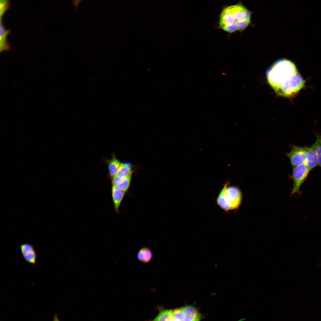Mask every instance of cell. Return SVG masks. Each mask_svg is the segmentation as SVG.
Returning a JSON list of instances; mask_svg holds the SVG:
<instances>
[{"label":"cell","mask_w":321,"mask_h":321,"mask_svg":"<svg viewBox=\"0 0 321 321\" xmlns=\"http://www.w3.org/2000/svg\"><path fill=\"white\" fill-rule=\"evenodd\" d=\"M251 15L250 11L240 3L228 6L220 14L219 26L229 33L242 30L250 23Z\"/></svg>","instance_id":"cell-1"},{"label":"cell","mask_w":321,"mask_h":321,"mask_svg":"<svg viewBox=\"0 0 321 321\" xmlns=\"http://www.w3.org/2000/svg\"><path fill=\"white\" fill-rule=\"evenodd\" d=\"M295 64L286 59H279L267 70L266 78L271 87L277 94L293 77L298 73Z\"/></svg>","instance_id":"cell-2"},{"label":"cell","mask_w":321,"mask_h":321,"mask_svg":"<svg viewBox=\"0 0 321 321\" xmlns=\"http://www.w3.org/2000/svg\"><path fill=\"white\" fill-rule=\"evenodd\" d=\"M226 183L217 199L218 204L222 209L228 211L237 208L241 200L240 190L234 186H229Z\"/></svg>","instance_id":"cell-3"},{"label":"cell","mask_w":321,"mask_h":321,"mask_svg":"<svg viewBox=\"0 0 321 321\" xmlns=\"http://www.w3.org/2000/svg\"><path fill=\"white\" fill-rule=\"evenodd\" d=\"M293 168L292 178L293 182L291 194L300 195V188L311 171L304 163Z\"/></svg>","instance_id":"cell-4"},{"label":"cell","mask_w":321,"mask_h":321,"mask_svg":"<svg viewBox=\"0 0 321 321\" xmlns=\"http://www.w3.org/2000/svg\"><path fill=\"white\" fill-rule=\"evenodd\" d=\"M305 82L299 73L294 75L277 94L289 97L294 95L305 86Z\"/></svg>","instance_id":"cell-5"},{"label":"cell","mask_w":321,"mask_h":321,"mask_svg":"<svg viewBox=\"0 0 321 321\" xmlns=\"http://www.w3.org/2000/svg\"><path fill=\"white\" fill-rule=\"evenodd\" d=\"M291 148V151L286 152V155L289 158L292 168L304 163L307 146L301 147L292 144Z\"/></svg>","instance_id":"cell-6"},{"label":"cell","mask_w":321,"mask_h":321,"mask_svg":"<svg viewBox=\"0 0 321 321\" xmlns=\"http://www.w3.org/2000/svg\"><path fill=\"white\" fill-rule=\"evenodd\" d=\"M305 163L310 171L318 165L317 156L313 144L307 146Z\"/></svg>","instance_id":"cell-7"},{"label":"cell","mask_w":321,"mask_h":321,"mask_svg":"<svg viewBox=\"0 0 321 321\" xmlns=\"http://www.w3.org/2000/svg\"><path fill=\"white\" fill-rule=\"evenodd\" d=\"M132 174L121 179L114 177L111 179L112 185L126 193L128 191L130 185Z\"/></svg>","instance_id":"cell-8"},{"label":"cell","mask_w":321,"mask_h":321,"mask_svg":"<svg viewBox=\"0 0 321 321\" xmlns=\"http://www.w3.org/2000/svg\"><path fill=\"white\" fill-rule=\"evenodd\" d=\"M125 193L116 187L112 186V197L114 206V210L118 213H119V208Z\"/></svg>","instance_id":"cell-9"},{"label":"cell","mask_w":321,"mask_h":321,"mask_svg":"<svg viewBox=\"0 0 321 321\" xmlns=\"http://www.w3.org/2000/svg\"><path fill=\"white\" fill-rule=\"evenodd\" d=\"M0 52H1L11 49L10 44L7 40V37L10 31L4 28L2 20L0 21Z\"/></svg>","instance_id":"cell-10"},{"label":"cell","mask_w":321,"mask_h":321,"mask_svg":"<svg viewBox=\"0 0 321 321\" xmlns=\"http://www.w3.org/2000/svg\"><path fill=\"white\" fill-rule=\"evenodd\" d=\"M108 170L109 177L112 179L116 175L121 163L117 158L114 155H113L112 158L109 160H107Z\"/></svg>","instance_id":"cell-11"},{"label":"cell","mask_w":321,"mask_h":321,"mask_svg":"<svg viewBox=\"0 0 321 321\" xmlns=\"http://www.w3.org/2000/svg\"><path fill=\"white\" fill-rule=\"evenodd\" d=\"M183 313L192 321H200L202 316L194 307L188 306L181 307Z\"/></svg>","instance_id":"cell-12"},{"label":"cell","mask_w":321,"mask_h":321,"mask_svg":"<svg viewBox=\"0 0 321 321\" xmlns=\"http://www.w3.org/2000/svg\"><path fill=\"white\" fill-rule=\"evenodd\" d=\"M132 174L131 164L129 163L123 162L121 163L116 175L114 176L119 179L125 178Z\"/></svg>","instance_id":"cell-13"},{"label":"cell","mask_w":321,"mask_h":321,"mask_svg":"<svg viewBox=\"0 0 321 321\" xmlns=\"http://www.w3.org/2000/svg\"><path fill=\"white\" fill-rule=\"evenodd\" d=\"M152 254L151 250L148 247H144L138 251L137 257L140 261L144 263H147L151 260Z\"/></svg>","instance_id":"cell-14"},{"label":"cell","mask_w":321,"mask_h":321,"mask_svg":"<svg viewBox=\"0 0 321 321\" xmlns=\"http://www.w3.org/2000/svg\"><path fill=\"white\" fill-rule=\"evenodd\" d=\"M174 320L172 310H164L159 313L153 321H173Z\"/></svg>","instance_id":"cell-15"},{"label":"cell","mask_w":321,"mask_h":321,"mask_svg":"<svg viewBox=\"0 0 321 321\" xmlns=\"http://www.w3.org/2000/svg\"><path fill=\"white\" fill-rule=\"evenodd\" d=\"M314 132L316 136V140L313 144L317 156L318 165L321 168V134Z\"/></svg>","instance_id":"cell-16"},{"label":"cell","mask_w":321,"mask_h":321,"mask_svg":"<svg viewBox=\"0 0 321 321\" xmlns=\"http://www.w3.org/2000/svg\"><path fill=\"white\" fill-rule=\"evenodd\" d=\"M10 2L8 0H0V20L6 12L10 8Z\"/></svg>","instance_id":"cell-17"},{"label":"cell","mask_w":321,"mask_h":321,"mask_svg":"<svg viewBox=\"0 0 321 321\" xmlns=\"http://www.w3.org/2000/svg\"><path fill=\"white\" fill-rule=\"evenodd\" d=\"M23 256L24 259L26 262L33 265H35L36 264L37 254L35 250Z\"/></svg>","instance_id":"cell-18"},{"label":"cell","mask_w":321,"mask_h":321,"mask_svg":"<svg viewBox=\"0 0 321 321\" xmlns=\"http://www.w3.org/2000/svg\"><path fill=\"white\" fill-rule=\"evenodd\" d=\"M20 249L23 256L34 250L33 246L28 243L21 244L20 246Z\"/></svg>","instance_id":"cell-19"},{"label":"cell","mask_w":321,"mask_h":321,"mask_svg":"<svg viewBox=\"0 0 321 321\" xmlns=\"http://www.w3.org/2000/svg\"><path fill=\"white\" fill-rule=\"evenodd\" d=\"M81 1L78 0V1L77 2H75L74 1H73V4L75 7H77V6H78V4H79V2H80L79 1Z\"/></svg>","instance_id":"cell-20"},{"label":"cell","mask_w":321,"mask_h":321,"mask_svg":"<svg viewBox=\"0 0 321 321\" xmlns=\"http://www.w3.org/2000/svg\"><path fill=\"white\" fill-rule=\"evenodd\" d=\"M54 321H59L58 319L56 317L55 318Z\"/></svg>","instance_id":"cell-21"},{"label":"cell","mask_w":321,"mask_h":321,"mask_svg":"<svg viewBox=\"0 0 321 321\" xmlns=\"http://www.w3.org/2000/svg\"></svg>","instance_id":"cell-22"}]
</instances>
